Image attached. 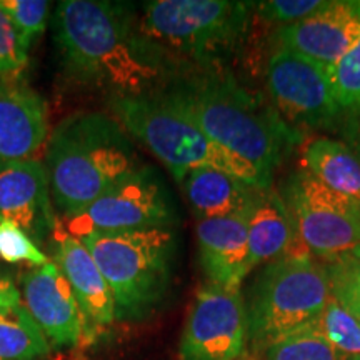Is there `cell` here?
Wrapping results in <instances>:
<instances>
[{
    "label": "cell",
    "instance_id": "3957f363",
    "mask_svg": "<svg viewBox=\"0 0 360 360\" xmlns=\"http://www.w3.org/2000/svg\"><path fill=\"white\" fill-rule=\"evenodd\" d=\"M52 202L64 219L84 212L141 169L127 132L115 117L80 112L62 120L45 143Z\"/></svg>",
    "mask_w": 360,
    "mask_h": 360
},
{
    "label": "cell",
    "instance_id": "7c38bea8",
    "mask_svg": "<svg viewBox=\"0 0 360 360\" xmlns=\"http://www.w3.org/2000/svg\"><path fill=\"white\" fill-rule=\"evenodd\" d=\"M0 222L15 224L39 245L56 231V207L42 160L0 162Z\"/></svg>",
    "mask_w": 360,
    "mask_h": 360
},
{
    "label": "cell",
    "instance_id": "6da1fadb",
    "mask_svg": "<svg viewBox=\"0 0 360 360\" xmlns=\"http://www.w3.org/2000/svg\"><path fill=\"white\" fill-rule=\"evenodd\" d=\"M53 25L67 72L109 98L155 96L184 72L142 32L130 4L64 0Z\"/></svg>",
    "mask_w": 360,
    "mask_h": 360
},
{
    "label": "cell",
    "instance_id": "7402d4cb",
    "mask_svg": "<svg viewBox=\"0 0 360 360\" xmlns=\"http://www.w3.org/2000/svg\"><path fill=\"white\" fill-rule=\"evenodd\" d=\"M307 327L328 342L344 360L360 359V322L332 295V292L326 307Z\"/></svg>",
    "mask_w": 360,
    "mask_h": 360
},
{
    "label": "cell",
    "instance_id": "44dd1931",
    "mask_svg": "<svg viewBox=\"0 0 360 360\" xmlns=\"http://www.w3.org/2000/svg\"><path fill=\"white\" fill-rule=\"evenodd\" d=\"M304 167L330 191L360 204V157L347 143L315 139L304 152Z\"/></svg>",
    "mask_w": 360,
    "mask_h": 360
},
{
    "label": "cell",
    "instance_id": "83f0119b",
    "mask_svg": "<svg viewBox=\"0 0 360 360\" xmlns=\"http://www.w3.org/2000/svg\"><path fill=\"white\" fill-rule=\"evenodd\" d=\"M27 52L12 20L0 7V77L20 75L29 60Z\"/></svg>",
    "mask_w": 360,
    "mask_h": 360
},
{
    "label": "cell",
    "instance_id": "836d02e7",
    "mask_svg": "<svg viewBox=\"0 0 360 360\" xmlns=\"http://www.w3.org/2000/svg\"><path fill=\"white\" fill-rule=\"evenodd\" d=\"M359 360H360V359H359Z\"/></svg>",
    "mask_w": 360,
    "mask_h": 360
},
{
    "label": "cell",
    "instance_id": "8992f818",
    "mask_svg": "<svg viewBox=\"0 0 360 360\" xmlns=\"http://www.w3.org/2000/svg\"><path fill=\"white\" fill-rule=\"evenodd\" d=\"M79 240L109 283L115 319L139 321L159 307L172 281L177 250L172 227L92 233Z\"/></svg>",
    "mask_w": 360,
    "mask_h": 360
},
{
    "label": "cell",
    "instance_id": "4fadbf2b",
    "mask_svg": "<svg viewBox=\"0 0 360 360\" xmlns=\"http://www.w3.org/2000/svg\"><path fill=\"white\" fill-rule=\"evenodd\" d=\"M20 295L25 309L56 347H72L80 340L85 317L60 267L49 262L22 277Z\"/></svg>",
    "mask_w": 360,
    "mask_h": 360
},
{
    "label": "cell",
    "instance_id": "7a4b0ae2",
    "mask_svg": "<svg viewBox=\"0 0 360 360\" xmlns=\"http://www.w3.org/2000/svg\"><path fill=\"white\" fill-rule=\"evenodd\" d=\"M155 96L270 180L302 139L300 130L238 85L224 67L184 70Z\"/></svg>",
    "mask_w": 360,
    "mask_h": 360
},
{
    "label": "cell",
    "instance_id": "8fae6325",
    "mask_svg": "<svg viewBox=\"0 0 360 360\" xmlns=\"http://www.w3.org/2000/svg\"><path fill=\"white\" fill-rule=\"evenodd\" d=\"M249 344V319L240 290L207 282L188 312L180 360H240Z\"/></svg>",
    "mask_w": 360,
    "mask_h": 360
},
{
    "label": "cell",
    "instance_id": "f1b7e54d",
    "mask_svg": "<svg viewBox=\"0 0 360 360\" xmlns=\"http://www.w3.org/2000/svg\"><path fill=\"white\" fill-rule=\"evenodd\" d=\"M327 270V277L330 282L340 283L360 299V260L352 254L323 262Z\"/></svg>",
    "mask_w": 360,
    "mask_h": 360
},
{
    "label": "cell",
    "instance_id": "e0dca14e",
    "mask_svg": "<svg viewBox=\"0 0 360 360\" xmlns=\"http://www.w3.org/2000/svg\"><path fill=\"white\" fill-rule=\"evenodd\" d=\"M53 262L69 281L84 317L96 326H110L115 321L114 295L87 247L62 232L56 240Z\"/></svg>",
    "mask_w": 360,
    "mask_h": 360
},
{
    "label": "cell",
    "instance_id": "cb8c5ba5",
    "mask_svg": "<svg viewBox=\"0 0 360 360\" xmlns=\"http://www.w3.org/2000/svg\"><path fill=\"white\" fill-rule=\"evenodd\" d=\"M328 74L344 117L360 112V39L335 65L328 67Z\"/></svg>",
    "mask_w": 360,
    "mask_h": 360
},
{
    "label": "cell",
    "instance_id": "ffe728a7",
    "mask_svg": "<svg viewBox=\"0 0 360 360\" xmlns=\"http://www.w3.org/2000/svg\"><path fill=\"white\" fill-rule=\"evenodd\" d=\"M47 337L8 278L0 281V359L35 360L49 354Z\"/></svg>",
    "mask_w": 360,
    "mask_h": 360
},
{
    "label": "cell",
    "instance_id": "9a60e30c",
    "mask_svg": "<svg viewBox=\"0 0 360 360\" xmlns=\"http://www.w3.org/2000/svg\"><path fill=\"white\" fill-rule=\"evenodd\" d=\"M47 139L44 98L20 75L0 77V162L34 159Z\"/></svg>",
    "mask_w": 360,
    "mask_h": 360
},
{
    "label": "cell",
    "instance_id": "f546056e",
    "mask_svg": "<svg viewBox=\"0 0 360 360\" xmlns=\"http://www.w3.org/2000/svg\"><path fill=\"white\" fill-rule=\"evenodd\" d=\"M328 283H330V292L332 295L335 297L339 302L344 305L345 309L349 310L350 314L354 315L355 319L360 322V299L355 294H352L349 289H345L344 285H340V283H335V282H330L328 281Z\"/></svg>",
    "mask_w": 360,
    "mask_h": 360
},
{
    "label": "cell",
    "instance_id": "5b68a950",
    "mask_svg": "<svg viewBox=\"0 0 360 360\" xmlns=\"http://www.w3.org/2000/svg\"><path fill=\"white\" fill-rule=\"evenodd\" d=\"M112 114L170 170L175 182L197 169H214L267 191L272 180L231 150L219 146L157 96L109 98Z\"/></svg>",
    "mask_w": 360,
    "mask_h": 360
},
{
    "label": "cell",
    "instance_id": "9c48e42d",
    "mask_svg": "<svg viewBox=\"0 0 360 360\" xmlns=\"http://www.w3.org/2000/svg\"><path fill=\"white\" fill-rule=\"evenodd\" d=\"M64 220L65 232L80 238L92 233L172 227L177 215L159 175L142 165L84 212Z\"/></svg>",
    "mask_w": 360,
    "mask_h": 360
},
{
    "label": "cell",
    "instance_id": "4dcf8cb0",
    "mask_svg": "<svg viewBox=\"0 0 360 360\" xmlns=\"http://www.w3.org/2000/svg\"><path fill=\"white\" fill-rule=\"evenodd\" d=\"M347 127H349L350 146H352L355 154L360 157V112L349 117Z\"/></svg>",
    "mask_w": 360,
    "mask_h": 360
},
{
    "label": "cell",
    "instance_id": "30bf717a",
    "mask_svg": "<svg viewBox=\"0 0 360 360\" xmlns=\"http://www.w3.org/2000/svg\"><path fill=\"white\" fill-rule=\"evenodd\" d=\"M265 79L278 115L294 129H327L344 119L328 67L312 58L277 49L269 58Z\"/></svg>",
    "mask_w": 360,
    "mask_h": 360
},
{
    "label": "cell",
    "instance_id": "ba28073f",
    "mask_svg": "<svg viewBox=\"0 0 360 360\" xmlns=\"http://www.w3.org/2000/svg\"><path fill=\"white\" fill-rule=\"evenodd\" d=\"M285 204L305 250L326 262L360 245V204L323 186L307 170L292 175Z\"/></svg>",
    "mask_w": 360,
    "mask_h": 360
},
{
    "label": "cell",
    "instance_id": "277c9868",
    "mask_svg": "<svg viewBox=\"0 0 360 360\" xmlns=\"http://www.w3.org/2000/svg\"><path fill=\"white\" fill-rule=\"evenodd\" d=\"M250 4L236 0H154L142 6L141 30L187 70L222 69L240 47Z\"/></svg>",
    "mask_w": 360,
    "mask_h": 360
},
{
    "label": "cell",
    "instance_id": "d6986e66",
    "mask_svg": "<svg viewBox=\"0 0 360 360\" xmlns=\"http://www.w3.org/2000/svg\"><path fill=\"white\" fill-rule=\"evenodd\" d=\"M247 245L252 270L294 252H307L295 236L289 207L272 187L260 193L249 215Z\"/></svg>",
    "mask_w": 360,
    "mask_h": 360
},
{
    "label": "cell",
    "instance_id": "603a6c76",
    "mask_svg": "<svg viewBox=\"0 0 360 360\" xmlns=\"http://www.w3.org/2000/svg\"><path fill=\"white\" fill-rule=\"evenodd\" d=\"M264 350V360H344L328 342L309 327L282 337Z\"/></svg>",
    "mask_w": 360,
    "mask_h": 360
},
{
    "label": "cell",
    "instance_id": "d6a6232c",
    "mask_svg": "<svg viewBox=\"0 0 360 360\" xmlns=\"http://www.w3.org/2000/svg\"><path fill=\"white\" fill-rule=\"evenodd\" d=\"M0 360H2V359H0Z\"/></svg>",
    "mask_w": 360,
    "mask_h": 360
},
{
    "label": "cell",
    "instance_id": "ac0fdd59",
    "mask_svg": "<svg viewBox=\"0 0 360 360\" xmlns=\"http://www.w3.org/2000/svg\"><path fill=\"white\" fill-rule=\"evenodd\" d=\"M179 186L186 193L197 222L250 214L264 192L233 175L214 169L191 170L184 175Z\"/></svg>",
    "mask_w": 360,
    "mask_h": 360
},
{
    "label": "cell",
    "instance_id": "5bb4252c",
    "mask_svg": "<svg viewBox=\"0 0 360 360\" xmlns=\"http://www.w3.org/2000/svg\"><path fill=\"white\" fill-rule=\"evenodd\" d=\"M277 37L287 51L335 65L360 39V0H328L309 19L281 27Z\"/></svg>",
    "mask_w": 360,
    "mask_h": 360
},
{
    "label": "cell",
    "instance_id": "52a82bcc",
    "mask_svg": "<svg viewBox=\"0 0 360 360\" xmlns=\"http://www.w3.org/2000/svg\"><path fill=\"white\" fill-rule=\"evenodd\" d=\"M330 297L326 265L294 252L262 269L245 302L249 342L265 349L312 323Z\"/></svg>",
    "mask_w": 360,
    "mask_h": 360
},
{
    "label": "cell",
    "instance_id": "d4e9b609",
    "mask_svg": "<svg viewBox=\"0 0 360 360\" xmlns=\"http://www.w3.org/2000/svg\"><path fill=\"white\" fill-rule=\"evenodd\" d=\"M0 7L12 20L25 49L29 51L34 40L45 32L51 2L47 0H0Z\"/></svg>",
    "mask_w": 360,
    "mask_h": 360
},
{
    "label": "cell",
    "instance_id": "484cf974",
    "mask_svg": "<svg viewBox=\"0 0 360 360\" xmlns=\"http://www.w3.org/2000/svg\"><path fill=\"white\" fill-rule=\"evenodd\" d=\"M0 259L8 264L29 262L35 267L49 264L47 255L15 224L0 222Z\"/></svg>",
    "mask_w": 360,
    "mask_h": 360
},
{
    "label": "cell",
    "instance_id": "4316f807",
    "mask_svg": "<svg viewBox=\"0 0 360 360\" xmlns=\"http://www.w3.org/2000/svg\"><path fill=\"white\" fill-rule=\"evenodd\" d=\"M328 0H267L254 4L260 17L281 27L302 22L327 7Z\"/></svg>",
    "mask_w": 360,
    "mask_h": 360
},
{
    "label": "cell",
    "instance_id": "2e32d148",
    "mask_svg": "<svg viewBox=\"0 0 360 360\" xmlns=\"http://www.w3.org/2000/svg\"><path fill=\"white\" fill-rule=\"evenodd\" d=\"M249 215L240 214L197 222L200 267L210 283L240 290V285L252 272L247 245Z\"/></svg>",
    "mask_w": 360,
    "mask_h": 360
},
{
    "label": "cell",
    "instance_id": "1f68e13d",
    "mask_svg": "<svg viewBox=\"0 0 360 360\" xmlns=\"http://www.w3.org/2000/svg\"><path fill=\"white\" fill-rule=\"evenodd\" d=\"M352 255H354L355 259L360 260V245H357V247H355V249L352 250Z\"/></svg>",
    "mask_w": 360,
    "mask_h": 360
}]
</instances>
